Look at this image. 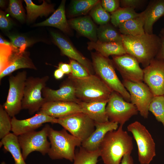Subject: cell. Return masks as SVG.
Listing matches in <instances>:
<instances>
[{
  "mask_svg": "<svg viewBox=\"0 0 164 164\" xmlns=\"http://www.w3.org/2000/svg\"><path fill=\"white\" fill-rule=\"evenodd\" d=\"M120 125L116 130L108 132L100 145V156L104 164H120L123 155L131 154L132 138Z\"/></svg>",
  "mask_w": 164,
  "mask_h": 164,
  "instance_id": "6da1fadb",
  "label": "cell"
},
{
  "mask_svg": "<svg viewBox=\"0 0 164 164\" xmlns=\"http://www.w3.org/2000/svg\"><path fill=\"white\" fill-rule=\"evenodd\" d=\"M122 42L126 53L134 57L145 68L155 58L161 46V39L154 34L135 36L122 34Z\"/></svg>",
  "mask_w": 164,
  "mask_h": 164,
  "instance_id": "7a4b0ae2",
  "label": "cell"
},
{
  "mask_svg": "<svg viewBox=\"0 0 164 164\" xmlns=\"http://www.w3.org/2000/svg\"><path fill=\"white\" fill-rule=\"evenodd\" d=\"M73 83L76 96L84 102L108 101L113 91L96 74H91L84 78L78 79L69 76Z\"/></svg>",
  "mask_w": 164,
  "mask_h": 164,
  "instance_id": "3957f363",
  "label": "cell"
},
{
  "mask_svg": "<svg viewBox=\"0 0 164 164\" xmlns=\"http://www.w3.org/2000/svg\"><path fill=\"white\" fill-rule=\"evenodd\" d=\"M48 138L50 147L47 153L52 160L65 159L73 161L76 147L81 145V142L64 128L60 130H54L51 127L48 132Z\"/></svg>",
  "mask_w": 164,
  "mask_h": 164,
  "instance_id": "277c9868",
  "label": "cell"
},
{
  "mask_svg": "<svg viewBox=\"0 0 164 164\" xmlns=\"http://www.w3.org/2000/svg\"><path fill=\"white\" fill-rule=\"evenodd\" d=\"M92 57L96 75L112 91L118 92L125 101L130 102V94L117 76L112 60L99 53L93 54Z\"/></svg>",
  "mask_w": 164,
  "mask_h": 164,
  "instance_id": "5b68a950",
  "label": "cell"
},
{
  "mask_svg": "<svg viewBox=\"0 0 164 164\" xmlns=\"http://www.w3.org/2000/svg\"><path fill=\"white\" fill-rule=\"evenodd\" d=\"M49 79L48 76L41 77H29L27 78L22 101V109L28 110L30 114L39 111L46 102L42 96V91Z\"/></svg>",
  "mask_w": 164,
  "mask_h": 164,
  "instance_id": "8992f818",
  "label": "cell"
},
{
  "mask_svg": "<svg viewBox=\"0 0 164 164\" xmlns=\"http://www.w3.org/2000/svg\"><path fill=\"white\" fill-rule=\"evenodd\" d=\"M127 130L132 134L138 147L140 164H149L156 155L155 145L151 134L140 122L136 121L129 124Z\"/></svg>",
  "mask_w": 164,
  "mask_h": 164,
  "instance_id": "52a82bcc",
  "label": "cell"
},
{
  "mask_svg": "<svg viewBox=\"0 0 164 164\" xmlns=\"http://www.w3.org/2000/svg\"><path fill=\"white\" fill-rule=\"evenodd\" d=\"M50 127V125L47 124L39 131H33L18 136L23 157L25 160L33 152H39L43 155L47 154L50 147V142L47 139Z\"/></svg>",
  "mask_w": 164,
  "mask_h": 164,
  "instance_id": "ba28073f",
  "label": "cell"
},
{
  "mask_svg": "<svg viewBox=\"0 0 164 164\" xmlns=\"http://www.w3.org/2000/svg\"><path fill=\"white\" fill-rule=\"evenodd\" d=\"M58 124L81 142L87 139L94 131L95 122L87 115L79 112L67 117L56 118Z\"/></svg>",
  "mask_w": 164,
  "mask_h": 164,
  "instance_id": "9c48e42d",
  "label": "cell"
},
{
  "mask_svg": "<svg viewBox=\"0 0 164 164\" xmlns=\"http://www.w3.org/2000/svg\"><path fill=\"white\" fill-rule=\"evenodd\" d=\"M106 111L109 121L122 125L138 112L134 104L126 101L119 94L114 91L110 97Z\"/></svg>",
  "mask_w": 164,
  "mask_h": 164,
  "instance_id": "30bf717a",
  "label": "cell"
},
{
  "mask_svg": "<svg viewBox=\"0 0 164 164\" xmlns=\"http://www.w3.org/2000/svg\"><path fill=\"white\" fill-rule=\"evenodd\" d=\"M27 72L23 71L9 78V88L7 99L2 105L9 115L13 117L19 113L22 108V101Z\"/></svg>",
  "mask_w": 164,
  "mask_h": 164,
  "instance_id": "8fae6325",
  "label": "cell"
},
{
  "mask_svg": "<svg viewBox=\"0 0 164 164\" xmlns=\"http://www.w3.org/2000/svg\"><path fill=\"white\" fill-rule=\"evenodd\" d=\"M122 83L130 94L131 103L136 107L142 116L147 118L149 106L154 96L148 86L143 82L135 83L123 80Z\"/></svg>",
  "mask_w": 164,
  "mask_h": 164,
  "instance_id": "7c38bea8",
  "label": "cell"
},
{
  "mask_svg": "<svg viewBox=\"0 0 164 164\" xmlns=\"http://www.w3.org/2000/svg\"><path fill=\"white\" fill-rule=\"evenodd\" d=\"M143 70V81L154 96L164 95V60L155 58Z\"/></svg>",
  "mask_w": 164,
  "mask_h": 164,
  "instance_id": "4fadbf2b",
  "label": "cell"
},
{
  "mask_svg": "<svg viewBox=\"0 0 164 164\" xmlns=\"http://www.w3.org/2000/svg\"><path fill=\"white\" fill-rule=\"evenodd\" d=\"M112 57L114 67L120 73L123 80L135 83L143 81V70L134 57L127 53Z\"/></svg>",
  "mask_w": 164,
  "mask_h": 164,
  "instance_id": "5bb4252c",
  "label": "cell"
},
{
  "mask_svg": "<svg viewBox=\"0 0 164 164\" xmlns=\"http://www.w3.org/2000/svg\"><path fill=\"white\" fill-rule=\"evenodd\" d=\"M56 118L38 112L33 116L25 119L19 120L15 116L11 118L12 131L17 136L35 131L43 124H56Z\"/></svg>",
  "mask_w": 164,
  "mask_h": 164,
  "instance_id": "9a60e30c",
  "label": "cell"
},
{
  "mask_svg": "<svg viewBox=\"0 0 164 164\" xmlns=\"http://www.w3.org/2000/svg\"><path fill=\"white\" fill-rule=\"evenodd\" d=\"M38 113L51 117L60 118L73 114L82 112L80 105L74 102L53 101L46 102L39 109Z\"/></svg>",
  "mask_w": 164,
  "mask_h": 164,
  "instance_id": "2e32d148",
  "label": "cell"
},
{
  "mask_svg": "<svg viewBox=\"0 0 164 164\" xmlns=\"http://www.w3.org/2000/svg\"><path fill=\"white\" fill-rule=\"evenodd\" d=\"M42 95L46 102L63 101L78 103L80 101L76 97L74 84L69 78L57 90L45 87L42 90Z\"/></svg>",
  "mask_w": 164,
  "mask_h": 164,
  "instance_id": "e0dca14e",
  "label": "cell"
},
{
  "mask_svg": "<svg viewBox=\"0 0 164 164\" xmlns=\"http://www.w3.org/2000/svg\"><path fill=\"white\" fill-rule=\"evenodd\" d=\"M118 124L117 122L109 121L102 123L95 122L94 131L87 139L82 142V146L90 151L99 149L106 134L110 131L116 130L118 128Z\"/></svg>",
  "mask_w": 164,
  "mask_h": 164,
  "instance_id": "ac0fdd59",
  "label": "cell"
},
{
  "mask_svg": "<svg viewBox=\"0 0 164 164\" xmlns=\"http://www.w3.org/2000/svg\"><path fill=\"white\" fill-rule=\"evenodd\" d=\"M51 34L56 44L63 54L78 62L84 66L91 74H92L93 67L91 63L67 40L58 33L52 32Z\"/></svg>",
  "mask_w": 164,
  "mask_h": 164,
  "instance_id": "d6986e66",
  "label": "cell"
},
{
  "mask_svg": "<svg viewBox=\"0 0 164 164\" xmlns=\"http://www.w3.org/2000/svg\"><path fill=\"white\" fill-rule=\"evenodd\" d=\"M141 14L144 19L145 33L153 34L154 24L164 16V0H151Z\"/></svg>",
  "mask_w": 164,
  "mask_h": 164,
  "instance_id": "ffe728a7",
  "label": "cell"
},
{
  "mask_svg": "<svg viewBox=\"0 0 164 164\" xmlns=\"http://www.w3.org/2000/svg\"><path fill=\"white\" fill-rule=\"evenodd\" d=\"M108 101L84 102L80 101L82 112L87 115L95 122L104 123L109 121L106 111Z\"/></svg>",
  "mask_w": 164,
  "mask_h": 164,
  "instance_id": "44dd1931",
  "label": "cell"
},
{
  "mask_svg": "<svg viewBox=\"0 0 164 164\" xmlns=\"http://www.w3.org/2000/svg\"><path fill=\"white\" fill-rule=\"evenodd\" d=\"M65 0H62L57 9L45 20L36 24V26H50L56 27L69 34L70 29L67 22L65 13Z\"/></svg>",
  "mask_w": 164,
  "mask_h": 164,
  "instance_id": "7402d4cb",
  "label": "cell"
},
{
  "mask_svg": "<svg viewBox=\"0 0 164 164\" xmlns=\"http://www.w3.org/2000/svg\"><path fill=\"white\" fill-rule=\"evenodd\" d=\"M88 50H95L102 56L108 58L111 55L120 56L126 53L122 42H88Z\"/></svg>",
  "mask_w": 164,
  "mask_h": 164,
  "instance_id": "603a6c76",
  "label": "cell"
},
{
  "mask_svg": "<svg viewBox=\"0 0 164 164\" xmlns=\"http://www.w3.org/2000/svg\"><path fill=\"white\" fill-rule=\"evenodd\" d=\"M68 22L71 27L89 39L91 41H97V29L89 17L85 16L69 20Z\"/></svg>",
  "mask_w": 164,
  "mask_h": 164,
  "instance_id": "cb8c5ba5",
  "label": "cell"
},
{
  "mask_svg": "<svg viewBox=\"0 0 164 164\" xmlns=\"http://www.w3.org/2000/svg\"><path fill=\"white\" fill-rule=\"evenodd\" d=\"M0 145V147L3 145L5 151L10 153L15 164H26L23 157L18 136L10 133L1 139Z\"/></svg>",
  "mask_w": 164,
  "mask_h": 164,
  "instance_id": "d4e9b609",
  "label": "cell"
},
{
  "mask_svg": "<svg viewBox=\"0 0 164 164\" xmlns=\"http://www.w3.org/2000/svg\"><path fill=\"white\" fill-rule=\"evenodd\" d=\"M22 68L36 70L37 68L30 58L28 53L25 51L19 54L10 64L0 73V80L14 71Z\"/></svg>",
  "mask_w": 164,
  "mask_h": 164,
  "instance_id": "484cf974",
  "label": "cell"
},
{
  "mask_svg": "<svg viewBox=\"0 0 164 164\" xmlns=\"http://www.w3.org/2000/svg\"><path fill=\"white\" fill-rule=\"evenodd\" d=\"M144 23V19L141 14L140 16L127 20L119 25L118 27L121 34L135 36L145 33Z\"/></svg>",
  "mask_w": 164,
  "mask_h": 164,
  "instance_id": "4316f807",
  "label": "cell"
},
{
  "mask_svg": "<svg viewBox=\"0 0 164 164\" xmlns=\"http://www.w3.org/2000/svg\"><path fill=\"white\" fill-rule=\"evenodd\" d=\"M24 1L26 5L27 18L29 21L39 16H46L54 10L53 6L45 1L40 5H36L31 0H25Z\"/></svg>",
  "mask_w": 164,
  "mask_h": 164,
  "instance_id": "83f0119b",
  "label": "cell"
},
{
  "mask_svg": "<svg viewBox=\"0 0 164 164\" xmlns=\"http://www.w3.org/2000/svg\"><path fill=\"white\" fill-rule=\"evenodd\" d=\"M115 27L108 23L101 25L97 29L98 41L103 42H122V34Z\"/></svg>",
  "mask_w": 164,
  "mask_h": 164,
  "instance_id": "f1b7e54d",
  "label": "cell"
},
{
  "mask_svg": "<svg viewBox=\"0 0 164 164\" xmlns=\"http://www.w3.org/2000/svg\"><path fill=\"white\" fill-rule=\"evenodd\" d=\"M21 53L12 45L0 44V73L6 69Z\"/></svg>",
  "mask_w": 164,
  "mask_h": 164,
  "instance_id": "f546056e",
  "label": "cell"
},
{
  "mask_svg": "<svg viewBox=\"0 0 164 164\" xmlns=\"http://www.w3.org/2000/svg\"><path fill=\"white\" fill-rule=\"evenodd\" d=\"M141 15V13L136 12L132 8L120 7L111 14V21L113 25L116 27L121 23Z\"/></svg>",
  "mask_w": 164,
  "mask_h": 164,
  "instance_id": "4dcf8cb0",
  "label": "cell"
},
{
  "mask_svg": "<svg viewBox=\"0 0 164 164\" xmlns=\"http://www.w3.org/2000/svg\"><path fill=\"white\" fill-rule=\"evenodd\" d=\"M100 156L99 149L90 151L80 147L78 151L75 153L73 164H97Z\"/></svg>",
  "mask_w": 164,
  "mask_h": 164,
  "instance_id": "1f68e13d",
  "label": "cell"
},
{
  "mask_svg": "<svg viewBox=\"0 0 164 164\" xmlns=\"http://www.w3.org/2000/svg\"><path fill=\"white\" fill-rule=\"evenodd\" d=\"M99 1L98 0H76L72 2L70 13L73 16L85 15L91 10Z\"/></svg>",
  "mask_w": 164,
  "mask_h": 164,
  "instance_id": "d6a6232c",
  "label": "cell"
},
{
  "mask_svg": "<svg viewBox=\"0 0 164 164\" xmlns=\"http://www.w3.org/2000/svg\"><path fill=\"white\" fill-rule=\"evenodd\" d=\"M149 111L158 121L162 123L164 128V95L154 97L150 104Z\"/></svg>",
  "mask_w": 164,
  "mask_h": 164,
  "instance_id": "836d02e7",
  "label": "cell"
},
{
  "mask_svg": "<svg viewBox=\"0 0 164 164\" xmlns=\"http://www.w3.org/2000/svg\"><path fill=\"white\" fill-rule=\"evenodd\" d=\"M90 14L94 20L101 25L108 23L111 20V15L104 9L100 1L92 8Z\"/></svg>",
  "mask_w": 164,
  "mask_h": 164,
  "instance_id": "e575fe53",
  "label": "cell"
},
{
  "mask_svg": "<svg viewBox=\"0 0 164 164\" xmlns=\"http://www.w3.org/2000/svg\"><path fill=\"white\" fill-rule=\"evenodd\" d=\"M11 119L4 108L0 105V138L2 139L12 131Z\"/></svg>",
  "mask_w": 164,
  "mask_h": 164,
  "instance_id": "d590c367",
  "label": "cell"
},
{
  "mask_svg": "<svg viewBox=\"0 0 164 164\" xmlns=\"http://www.w3.org/2000/svg\"><path fill=\"white\" fill-rule=\"evenodd\" d=\"M7 36L10 40L12 46L19 49L21 53L25 52L26 48L33 43V41L22 36L9 34Z\"/></svg>",
  "mask_w": 164,
  "mask_h": 164,
  "instance_id": "8d00e7d4",
  "label": "cell"
},
{
  "mask_svg": "<svg viewBox=\"0 0 164 164\" xmlns=\"http://www.w3.org/2000/svg\"><path fill=\"white\" fill-rule=\"evenodd\" d=\"M7 12L18 20L23 21L25 19V13L21 1L10 0Z\"/></svg>",
  "mask_w": 164,
  "mask_h": 164,
  "instance_id": "74e56055",
  "label": "cell"
},
{
  "mask_svg": "<svg viewBox=\"0 0 164 164\" xmlns=\"http://www.w3.org/2000/svg\"><path fill=\"white\" fill-rule=\"evenodd\" d=\"M70 64L71 67V72L69 76L82 79L86 78L91 74L84 66L75 60L70 59Z\"/></svg>",
  "mask_w": 164,
  "mask_h": 164,
  "instance_id": "f35d334b",
  "label": "cell"
},
{
  "mask_svg": "<svg viewBox=\"0 0 164 164\" xmlns=\"http://www.w3.org/2000/svg\"><path fill=\"white\" fill-rule=\"evenodd\" d=\"M101 3L105 11L112 13L120 7V0H102L101 1Z\"/></svg>",
  "mask_w": 164,
  "mask_h": 164,
  "instance_id": "ab89813d",
  "label": "cell"
},
{
  "mask_svg": "<svg viewBox=\"0 0 164 164\" xmlns=\"http://www.w3.org/2000/svg\"><path fill=\"white\" fill-rule=\"evenodd\" d=\"M145 0H121L120 5L121 8H128L135 9L138 8L144 4Z\"/></svg>",
  "mask_w": 164,
  "mask_h": 164,
  "instance_id": "60d3db41",
  "label": "cell"
},
{
  "mask_svg": "<svg viewBox=\"0 0 164 164\" xmlns=\"http://www.w3.org/2000/svg\"><path fill=\"white\" fill-rule=\"evenodd\" d=\"M12 26L11 20L2 11L0 12V28L4 30H9Z\"/></svg>",
  "mask_w": 164,
  "mask_h": 164,
  "instance_id": "b9f144b4",
  "label": "cell"
},
{
  "mask_svg": "<svg viewBox=\"0 0 164 164\" xmlns=\"http://www.w3.org/2000/svg\"><path fill=\"white\" fill-rule=\"evenodd\" d=\"M161 39V46L155 58L164 60V36L159 34Z\"/></svg>",
  "mask_w": 164,
  "mask_h": 164,
  "instance_id": "7bdbcfd3",
  "label": "cell"
},
{
  "mask_svg": "<svg viewBox=\"0 0 164 164\" xmlns=\"http://www.w3.org/2000/svg\"><path fill=\"white\" fill-rule=\"evenodd\" d=\"M58 68L61 70L64 74L70 75L71 72V68L70 64L60 63L59 64Z\"/></svg>",
  "mask_w": 164,
  "mask_h": 164,
  "instance_id": "ee69618b",
  "label": "cell"
},
{
  "mask_svg": "<svg viewBox=\"0 0 164 164\" xmlns=\"http://www.w3.org/2000/svg\"><path fill=\"white\" fill-rule=\"evenodd\" d=\"M130 153L125 154L120 164H134L133 159Z\"/></svg>",
  "mask_w": 164,
  "mask_h": 164,
  "instance_id": "f6af8a7d",
  "label": "cell"
},
{
  "mask_svg": "<svg viewBox=\"0 0 164 164\" xmlns=\"http://www.w3.org/2000/svg\"><path fill=\"white\" fill-rule=\"evenodd\" d=\"M64 73L60 69L58 68L56 70L54 73V76L55 78L57 80L62 79L64 75Z\"/></svg>",
  "mask_w": 164,
  "mask_h": 164,
  "instance_id": "bcb514c9",
  "label": "cell"
},
{
  "mask_svg": "<svg viewBox=\"0 0 164 164\" xmlns=\"http://www.w3.org/2000/svg\"><path fill=\"white\" fill-rule=\"evenodd\" d=\"M0 44H3L10 46L12 45L11 43H9L3 39L1 36L0 37Z\"/></svg>",
  "mask_w": 164,
  "mask_h": 164,
  "instance_id": "7dc6e473",
  "label": "cell"
},
{
  "mask_svg": "<svg viewBox=\"0 0 164 164\" xmlns=\"http://www.w3.org/2000/svg\"><path fill=\"white\" fill-rule=\"evenodd\" d=\"M5 5V2L3 0L0 1V5L1 7H3Z\"/></svg>",
  "mask_w": 164,
  "mask_h": 164,
  "instance_id": "c3c4849f",
  "label": "cell"
},
{
  "mask_svg": "<svg viewBox=\"0 0 164 164\" xmlns=\"http://www.w3.org/2000/svg\"><path fill=\"white\" fill-rule=\"evenodd\" d=\"M160 34L164 36V27L162 28L160 31Z\"/></svg>",
  "mask_w": 164,
  "mask_h": 164,
  "instance_id": "681fc988",
  "label": "cell"
},
{
  "mask_svg": "<svg viewBox=\"0 0 164 164\" xmlns=\"http://www.w3.org/2000/svg\"><path fill=\"white\" fill-rule=\"evenodd\" d=\"M1 164H6L4 161H2L1 162Z\"/></svg>",
  "mask_w": 164,
  "mask_h": 164,
  "instance_id": "f907efd6",
  "label": "cell"
}]
</instances>
